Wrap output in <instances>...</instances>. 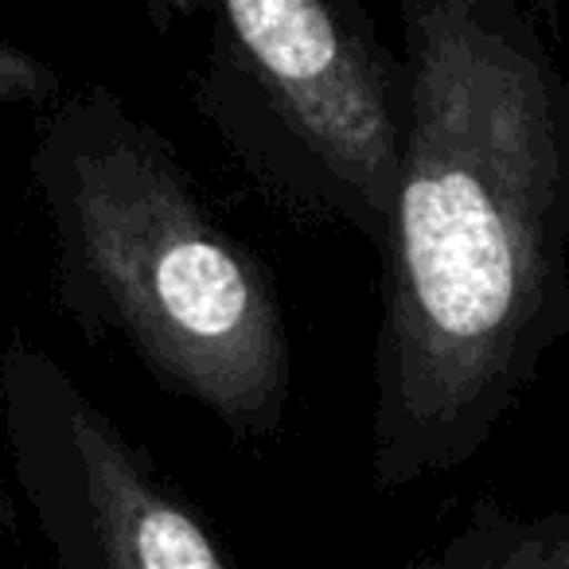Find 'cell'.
<instances>
[{
	"label": "cell",
	"mask_w": 569,
	"mask_h": 569,
	"mask_svg": "<svg viewBox=\"0 0 569 569\" xmlns=\"http://www.w3.org/2000/svg\"><path fill=\"white\" fill-rule=\"evenodd\" d=\"M406 569H569V515H519L480 499L441 546Z\"/></svg>",
	"instance_id": "obj_5"
},
{
	"label": "cell",
	"mask_w": 569,
	"mask_h": 569,
	"mask_svg": "<svg viewBox=\"0 0 569 569\" xmlns=\"http://www.w3.org/2000/svg\"><path fill=\"white\" fill-rule=\"evenodd\" d=\"M188 98L289 219L387 250L410 137L406 59L356 0H227Z\"/></svg>",
	"instance_id": "obj_3"
},
{
	"label": "cell",
	"mask_w": 569,
	"mask_h": 569,
	"mask_svg": "<svg viewBox=\"0 0 569 569\" xmlns=\"http://www.w3.org/2000/svg\"><path fill=\"white\" fill-rule=\"evenodd\" d=\"M367 472L465 468L569 340V67L519 0H406Z\"/></svg>",
	"instance_id": "obj_1"
},
{
	"label": "cell",
	"mask_w": 569,
	"mask_h": 569,
	"mask_svg": "<svg viewBox=\"0 0 569 569\" xmlns=\"http://www.w3.org/2000/svg\"><path fill=\"white\" fill-rule=\"evenodd\" d=\"M28 176L63 317L118 340L234 445L281 441L293 406L284 301L168 137L110 87H82L40 126Z\"/></svg>",
	"instance_id": "obj_2"
},
{
	"label": "cell",
	"mask_w": 569,
	"mask_h": 569,
	"mask_svg": "<svg viewBox=\"0 0 569 569\" xmlns=\"http://www.w3.org/2000/svg\"><path fill=\"white\" fill-rule=\"evenodd\" d=\"M0 433L51 569H242L152 452L20 336L0 351Z\"/></svg>",
	"instance_id": "obj_4"
}]
</instances>
